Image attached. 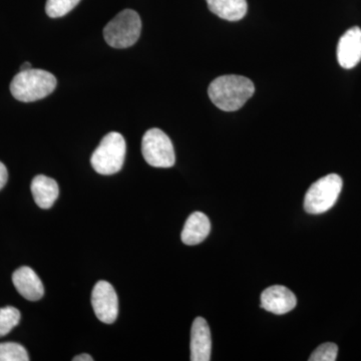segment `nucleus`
Segmentation results:
<instances>
[{
	"label": "nucleus",
	"instance_id": "f257e3e1",
	"mask_svg": "<svg viewBox=\"0 0 361 361\" xmlns=\"http://www.w3.org/2000/svg\"><path fill=\"white\" fill-rule=\"evenodd\" d=\"M255 87L249 78L242 75H222L209 85L208 94L211 101L220 110H239L254 94Z\"/></svg>",
	"mask_w": 361,
	"mask_h": 361
},
{
	"label": "nucleus",
	"instance_id": "f03ea898",
	"mask_svg": "<svg viewBox=\"0 0 361 361\" xmlns=\"http://www.w3.org/2000/svg\"><path fill=\"white\" fill-rule=\"evenodd\" d=\"M56 78L44 70L20 71L13 78L11 92L14 99L23 103H32L49 96L56 87Z\"/></svg>",
	"mask_w": 361,
	"mask_h": 361
},
{
	"label": "nucleus",
	"instance_id": "7ed1b4c3",
	"mask_svg": "<svg viewBox=\"0 0 361 361\" xmlns=\"http://www.w3.org/2000/svg\"><path fill=\"white\" fill-rule=\"evenodd\" d=\"M127 154V145L120 133L104 135L90 158V164L101 175H114L122 170Z\"/></svg>",
	"mask_w": 361,
	"mask_h": 361
},
{
	"label": "nucleus",
	"instance_id": "20e7f679",
	"mask_svg": "<svg viewBox=\"0 0 361 361\" xmlns=\"http://www.w3.org/2000/svg\"><path fill=\"white\" fill-rule=\"evenodd\" d=\"M142 21L139 14L132 9H125L104 28L106 44L114 49H128L139 39Z\"/></svg>",
	"mask_w": 361,
	"mask_h": 361
},
{
	"label": "nucleus",
	"instance_id": "39448f33",
	"mask_svg": "<svg viewBox=\"0 0 361 361\" xmlns=\"http://www.w3.org/2000/svg\"><path fill=\"white\" fill-rule=\"evenodd\" d=\"M342 179L337 174L325 176L311 185L304 198V209L310 214H322L330 210L342 190Z\"/></svg>",
	"mask_w": 361,
	"mask_h": 361
},
{
	"label": "nucleus",
	"instance_id": "423d86ee",
	"mask_svg": "<svg viewBox=\"0 0 361 361\" xmlns=\"http://www.w3.org/2000/svg\"><path fill=\"white\" fill-rule=\"evenodd\" d=\"M142 153L152 167L171 168L175 165L174 146L163 130H149L142 137Z\"/></svg>",
	"mask_w": 361,
	"mask_h": 361
},
{
	"label": "nucleus",
	"instance_id": "0eeeda50",
	"mask_svg": "<svg viewBox=\"0 0 361 361\" xmlns=\"http://www.w3.org/2000/svg\"><path fill=\"white\" fill-rule=\"evenodd\" d=\"M92 305L102 322H115L118 315V298L113 285L104 280L97 282L92 289Z\"/></svg>",
	"mask_w": 361,
	"mask_h": 361
},
{
	"label": "nucleus",
	"instance_id": "6e6552de",
	"mask_svg": "<svg viewBox=\"0 0 361 361\" xmlns=\"http://www.w3.org/2000/svg\"><path fill=\"white\" fill-rule=\"evenodd\" d=\"M261 307L276 315H283L295 308L296 296L293 292L281 285H274L261 294Z\"/></svg>",
	"mask_w": 361,
	"mask_h": 361
},
{
	"label": "nucleus",
	"instance_id": "1a4fd4ad",
	"mask_svg": "<svg viewBox=\"0 0 361 361\" xmlns=\"http://www.w3.org/2000/svg\"><path fill=\"white\" fill-rule=\"evenodd\" d=\"M337 59L343 68H353L361 61V30L353 26L344 33L337 45Z\"/></svg>",
	"mask_w": 361,
	"mask_h": 361
},
{
	"label": "nucleus",
	"instance_id": "9d476101",
	"mask_svg": "<svg viewBox=\"0 0 361 361\" xmlns=\"http://www.w3.org/2000/svg\"><path fill=\"white\" fill-rule=\"evenodd\" d=\"M212 339L208 323L202 317L194 320L191 330V360L210 361Z\"/></svg>",
	"mask_w": 361,
	"mask_h": 361
},
{
	"label": "nucleus",
	"instance_id": "9b49d317",
	"mask_svg": "<svg viewBox=\"0 0 361 361\" xmlns=\"http://www.w3.org/2000/svg\"><path fill=\"white\" fill-rule=\"evenodd\" d=\"M13 282L18 293L27 300L37 301L44 296V285L32 268L25 266L14 271Z\"/></svg>",
	"mask_w": 361,
	"mask_h": 361
},
{
	"label": "nucleus",
	"instance_id": "f8f14e48",
	"mask_svg": "<svg viewBox=\"0 0 361 361\" xmlns=\"http://www.w3.org/2000/svg\"><path fill=\"white\" fill-rule=\"evenodd\" d=\"M210 231L211 223L209 218L204 213L195 212L189 216L185 223L180 239L186 245H197L208 237Z\"/></svg>",
	"mask_w": 361,
	"mask_h": 361
},
{
	"label": "nucleus",
	"instance_id": "ddd939ff",
	"mask_svg": "<svg viewBox=\"0 0 361 361\" xmlns=\"http://www.w3.org/2000/svg\"><path fill=\"white\" fill-rule=\"evenodd\" d=\"M30 189H32L35 203L42 209L51 208L58 199L59 194L58 183L44 175L35 177Z\"/></svg>",
	"mask_w": 361,
	"mask_h": 361
},
{
	"label": "nucleus",
	"instance_id": "4468645a",
	"mask_svg": "<svg viewBox=\"0 0 361 361\" xmlns=\"http://www.w3.org/2000/svg\"><path fill=\"white\" fill-rule=\"evenodd\" d=\"M209 9L222 20L238 21L246 16V0H206Z\"/></svg>",
	"mask_w": 361,
	"mask_h": 361
},
{
	"label": "nucleus",
	"instance_id": "2eb2a0df",
	"mask_svg": "<svg viewBox=\"0 0 361 361\" xmlns=\"http://www.w3.org/2000/svg\"><path fill=\"white\" fill-rule=\"evenodd\" d=\"M20 310L13 306L0 308V338L7 336L20 322Z\"/></svg>",
	"mask_w": 361,
	"mask_h": 361
},
{
	"label": "nucleus",
	"instance_id": "dca6fc26",
	"mask_svg": "<svg viewBox=\"0 0 361 361\" xmlns=\"http://www.w3.org/2000/svg\"><path fill=\"white\" fill-rule=\"evenodd\" d=\"M27 351L16 342H4L0 343V361H28Z\"/></svg>",
	"mask_w": 361,
	"mask_h": 361
},
{
	"label": "nucleus",
	"instance_id": "f3484780",
	"mask_svg": "<svg viewBox=\"0 0 361 361\" xmlns=\"http://www.w3.org/2000/svg\"><path fill=\"white\" fill-rule=\"evenodd\" d=\"M80 0H47L45 11L51 18H59L73 11Z\"/></svg>",
	"mask_w": 361,
	"mask_h": 361
},
{
	"label": "nucleus",
	"instance_id": "a211bd4d",
	"mask_svg": "<svg viewBox=\"0 0 361 361\" xmlns=\"http://www.w3.org/2000/svg\"><path fill=\"white\" fill-rule=\"evenodd\" d=\"M338 355V348L336 343L326 342L315 349L310 355V361H334Z\"/></svg>",
	"mask_w": 361,
	"mask_h": 361
},
{
	"label": "nucleus",
	"instance_id": "6ab92c4d",
	"mask_svg": "<svg viewBox=\"0 0 361 361\" xmlns=\"http://www.w3.org/2000/svg\"><path fill=\"white\" fill-rule=\"evenodd\" d=\"M7 179H8V173H7V169L6 166H4V164L0 161V190L6 186Z\"/></svg>",
	"mask_w": 361,
	"mask_h": 361
},
{
	"label": "nucleus",
	"instance_id": "aec40b11",
	"mask_svg": "<svg viewBox=\"0 0 361 361\" xmlns=\"http://www.w3.org/2000/svg\"><path fill=\"white\" fill-rule=\"evenodd\" d=\"M73 361H92V356L89 355H80L75 356V358L73 360Z\"/></svg>",
	"mask_w": 361,
	"mask_h": 361
},
{
	"label": "nucleus",
	"instance_id": "412c9836",
	"mask_svg": "<svg viewBox=\"0 0 361 361\" xmlns=\"http://www.w3.org/2000/svg\"><path fill=\"white\" fill-rule=\"evenodd\" d=\"M32 68V63H25L23 65H21L20 66V71H25L30 70Z\"/></svg>",
	"mask_w": 361,
	"mask_h": 361
}]
</instances>
